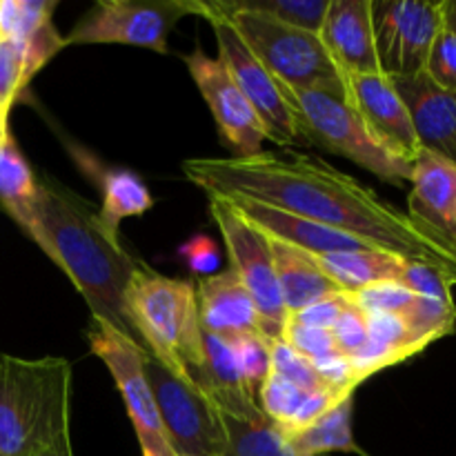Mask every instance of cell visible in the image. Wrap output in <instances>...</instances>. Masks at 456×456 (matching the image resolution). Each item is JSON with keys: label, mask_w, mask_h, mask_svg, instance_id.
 <instances>
[{"label": "cell", "mask_w": 456, "mask_h": 456, "mask_svg": "<svg viewBox=\"0 0 456 456\" xmlns=\"http://www.w3.org/2000/svg\"><path fill=\"white\" fill-rule=\"evenodd\" d=\"M183 172L209 196L256 200L347 232L374 248L436 267L456 283V265L414 230L408 214L316 156L263 150L232 159H187Z\"/></svg>", "instance_id": "obj_1"}, {"label": "cell", "mask_w": 456, "mask_h": 456, "mask_svg": "<svg viewBox=\"0 0 456 456\" xmlns=\"http://www.w3.org/2000/svg\"><path fill=\"white\" fill-rule=\"evenodd\" d=\"M4 212L65 272L92 319L105 321L141 346L125 307V292L141 261L105 230L92 203L56 178L43 176L29 200Z\"/></svg>", "instance_id": "obj_2"}, {"label": "cell", "mask_w": 456, "mask_h": 456, "mask_svg": "<svg viewBox=\"0 0 456 456\" xmlns=\"http://www.w3.org/2000/svg\"><path fill=\"white\" fill-rule=\"evenodd\" d=\"M71 365L0 354V456H40L69 435Z\"/></svg>", "instance_id": "obj_3"}, {"label": "cell", "mask_w": 456, "mask_h": 456, "mask_svg": "<svg viewBox=\"0 0 456 456\" xmlns=\"http://www.w3.org/2000/svg\"><path fill=\"white\" fill-rule=\"evenodd\" d=\"M125 307L142 350L191 381L205 363L196 283L169 279L141 263L125 292Z\"/></svg>", "instance_id": "obj_4"}, {"label": "cell", "mask_w": 456, "mask_h": 456, "mask_svg": "<svg viewBox=\"0 0 456 456\" xmlns=\"http://www.w3.org/2000/svg\"><path fill=\"white\" fill-rule=\"evenodd\" d=\"M292 111L301 145H314L346 156L370 174L392 185L412 181L414 160L387 150L352 105L350 94L330 89H289L279 83Z\"/></svg>", "instance_id": "obj_5"}, {"label": "cell", "mask_w": 456, "mask_h": 456, "mask_svg": "<svg viewBox=\"0 0 456 456\" xmlns=\"http://www.w3.org/2000/svg\"><path fill=\"white\" fill-rule=\"evenodd\" d=\"M209 3L232 22L240 40L274 76L276 83L289 89H330L350 94L347 78L321 43L319 34L258 13L223 12L214 0Z\"/></svg>", "instance_id": "obj_6"}, {"label": "cell", "mask_w": 456, "mask_h": 456, "mask_svg": "<svg viewBox=\"0 0 456 456\" xmlns=\"http://www.w3.org/2000/svg\"><path fill=\"white\" fill-rule=\"evenodd\" d=\"M142 370L174 454L225 456L227 435L212 399L194 381L169 372L150 352H142Z\"/></svg>", "instance_id": "obj_7"}, {"label": "cell", "mask_w": 456, "mask_h": 456, "mask_svg": "<svg viewBox=\"0 0 456 456\" xmlns=\"http://www.w3.org/2000/svg\"><path fill=\"white\" fill-rule=\"evenodd\" d=\"M190 13H199V0H101L74 29L67 45H134L167 53L169 31Z\"/></svg>", "instance_id": "obj_8"}, {"label": "cell", "mask_w": 456, "mask_h": 456, "mask_svg": "<svg viewBox=\"0 0 456 456\" xmlns=\"http://www.w3.org/2000/svg\"><path fill=\"white\" fill-rule=\"evenodd\" d=\"M209 214L227 245L232 261L230 270L239 276L256 305L263 334L272 343L283 341L288 312H285L279 281H276L270 236L245 221L221 196H209Z\"/></svg>", "instance_id": "obj_9"}, {"label": "cell", "mask_w": 456, "mask_h": 456, "mask_svg": "<svg viewBox=\"0 0 456 456\" xmlns=\"http://www.w3.org/2000/svg\"><path fill=\"white\" fill-rule=\"evenodd\" d=\"M199 16L214 27L218 43V61L230 71L234 83L239 85L243 96L252 105L254 114L261 120L267 141L281 147L297 145V142L301 145L292 111H289L274 76L249 52V47L240 40L232 22L214 9L209 0H199Z\"/></svg>", "instance_id": "obj_10"}, {"label": "cell", "mask_w": 456, "mask_h": 456, "mask_svg": "<svg viewBox=\"0 0 456 456\" xmlns=\"http://www.w3.org/2000/svg\"><path fill=\"white\" fill-rule=\"evenodd\" d=\"M92 352L107 365L114 377L116 387L123 395L127 414L136 430L142 456H176L165 435L156 399L142 370V347L107 325L105 321L92 319L87 328Z\"/></svg>", "instance_id": "obj_11"}, {"label": "cell", "mask_w": 456, "mask_h": 456, "mask_svg": "<svg viewBox=\"0 0 456 456\" xmlns=\"http://www.w3.org/2000/svg\"><path fill=\"white\" fill-rule=\"evenodd\" d=\"M379 69L387 78H410L426 69L432 43L444 27L441 3L370 0Z\"/></svg>", "instance_id": "obj_12"}, {"label": "cell", "mask_w": 456, "mask_h": 456, "mask_svg": "<svg viewBox=\"0 0 456 456\" xmlns=\"http://www.w3.org/2000/svg\"><path fill=\"white\" fill-rule=\"evenodd\" d=\"M408 218L414 230L456 265V167L428 151L414 160Z\"/></svg>", "instance_id": "obj_13"}, {"label": "cell", "mask_w": 456, "mask_h": 456, "mask_svg": "<svg viewBox=\"0 0 456 456\" xmlns=\"http://www.w3.org/2000/svg\"><path fill=\"white\" fill-rule=\"evenodd\" d=\"M185 65L216 118L225 142H230L239 156L261 154L263 141H267L261 120L223 62L205 56L203 49H196L194 53H187Z\"/></svg>", "instance_id": "obj_14"}, {"label": "cell", "mask_w": 456, "mask_h": 456, "mask_svg": "<svg viewBox=\"0 0 456 456\" xmlns=\"http://www.w3.org/2000/svg\"><path fill=\"white\" fill-rule=\"evenodd\" d=\"M352 105L359 110L374 136L408 160H417V132L403 98L395 89L392 80L383 74H361L347 78Z\"/></svg>", "instance_id": "obj_15"}, {"label": "cell", "mask_w": 456, "mask_h": 456, "mask_svg": "<svg viewBox=\"0 0 456 456\" xmlns=\"http://www.w3.org/2000/svg\"><path fill=\"white\" fill-rule=\"evenodd\" d=\"M412 118L421 151L456 167V92L441 89L426 74L390 78Z\"/></svg>", "instance_id": "obj_16"}, {"label": "cell", "mask_w": 456, "mask_h": 456, "mask_svg": "<svg viewBox=\"0 0 456 456\" xmlns=\"http://www.w3.org/2000/svg\"><path fill=\"white\" fill-rule=\"evenodd\" d=\"M319 38L346 78L381 74L374 49L370 0H330Z\"/></svg>", "instance_id": "obj_17"}, {"label": "cell", "mask_w": 456, "mask_h": 456, "mask_svg": "<svg viewBox=\"0 0 456 456\" xmlns=\"http://www.w3.org/2000/svg\"><path fill=\"white\" fill-rule=\"evenodd\" d=\"M223 199V196H221ZM240 216L254 227L265 232L267 236L292 248L303 249L310 254H337V252H361V249H372L368 240L359 239L347 232L334 230V227L321 225V223L307 221L303 216L274 209L270 205L256 203L249 199H225Z\"/></svg>", "instance_id": "obj_18"}, {"label": "cell", "mask_w": 456, "mask_h": 456, "mask_svg": "<svg viewBox=\"0 0 456 456\" xmlns=\"http://www.w3.org/2000/svg\"><path fill=\"white\" fill-rule=\"evenodd\" d=\"M196 298L205 334H214L225 341L245 334H263L256 305L232 270L203 276L196 283Z\"/></svg>", "instance_id": "obj_19"}, {"label": "cell", "mask_w": 456, "mask_h": 456, "mask_svg": "<svg viewBox=\"0 0 456 456\" xmlns=\"http://www.w3.org/2000/svg\"><path fill=\"white\" fill-rule=\"evenodd\" d=\"M76 159H78L76 160L78 167L89 174L92 181H96V185L101 187L102 208L98 209L101 223L114 239H120V223L125 218L142 216L154 205L150 190L138 174L120 167H102L87 151L76 154Z\"/></svg>", "instance_id": "obj_20"}, {"label": "cell", "mask_w": 456, "mask_h": 456, "mask_svg": "<svg viewBox=\"0 0 456 456\" xmlns=\"http://www.w3.org/2000/svg\"><path fill=\"white\" fill-rule=\"evenodd\" d=\"M272 261H274L276 281H279L281 298H283L288 319L297 312L305 310L307 305L316 303L319 298L337 294L341 289L325 276L316 263L314 254L303 252L292 245L276 240L270 236Z\"/></svg>", "instance_id": "obj_21"}, {"label": "cell", "mask_w": 456, "mask_h": 456, "mask_svg": "<svg viewBox=\"0 0 456 456\" xmlns=\"http://www.w3.org/2000/svg\"><path fill=\"white\" fill-rule=\"evenodd\" d=\"M316 263L325 272L330 281L341 292H359L368 285L377 283H401L408 258H401L386 249H361V252H337V254H314Z\"/></svg>", "instance_id": "obj_22"}, {"label": "cell", "mask_w": 456, "mask_h": 456, "mask_svg": "<svg viewBox=\"0 0 456 456\" xmlns=\"http://www.w3.org/2000/svg\"><path fill=\"white\" fill-rule=\"evenodd\" d=\"M352 408H354V395L338 401L330 412H325L307 428L285 436L289 450L297 456H325L330 452L368 456L356 445L354 435H352Z\"/></svg>", "instance_id": "obj_23"}, {"label": "cell", "mask_w": 456, "mask_h": 456, "mask_svg": "<svg viewBox=\"0 0 456 456\" xmlns=\"http://www.w3.org/2000/svg\"><path fill=\"white\" fill-rule=\"evenodd\" d=\"M227 435L225 456H297L279 428L263 412L249 417H234L221 412Z\"/></svg>", "instance_id": "obj_24"}, {"label": "cell", "mask_w": 456, "mask_h": 456, "mask_svg": "<svg viewBox=\"0 0 456 456\" xmlns=\"http://www.w3.org/2000/svg\"><path fill=\"white\" fill-rule=\"evenodd\" d=\"M223 12H249L319 34L330 0H214Z\"/></svg>", "instance_id": "obj_25"}, {"label": "cell", "mask_w": 456, "mask_h": 456, "mask_svg": "<svg viewBox=\"0 0 456 456\" xmlns=\"http://www.w3.org/2000/svg\"><path fill=\"white\" fill-rule=\"evenodd\" d=\"M38 178L16 145L12 132H0V205L25 203L34 196Z\"/></svg>", "instance_id": "obj_26"}, {"label": "cell", "mask_w": 456, "mask_h": 456, "mask_svg": "<svg viewBox=\"0 0 456 456\" xmlns=\"http://www.w3.org/2000/svg\"><path fill=\"white\" fill-rule=\"evenodd\" d=\"M245 395L258 405V395L272 374V341L263 334H245L230 341Z\"/></svg>", "instance_id": "obj_27"}, {"label": "cell", "mask_w": 456, "mask_h": 456, "mask_svg": "<svg viewBox=\"0 0 456 456\" xmlns=\"http://www.w3.org/2000/svg\"><path fill=\"white\" fill-rule=\"evenodd\" d=\"M34 76L16 40H0V132H9V111Z\"/></svg>", "instance_id": "obj_28"}, {"label": "cell", "mask_w": 456, "mask_h": 456, "mask_svg": "<svg viewBox=\"0 0 456 456\" xmlns=\"http://www.w3.org/2000/svg\"><path fill=\"white\" fill-rule=\"evenodd\" d=\"M272 372L279 374L281 379H285V381H289L292 386L301 387L305 392H334L325 386L314 365L305 356L294 352L285 341L272 343Z\"/></svg>", "instance_id": "obj_29"}, {"label": "cell", "mask_w": 456, "mask_h": 456, "mask_svg": "<svg viewBox=\"0 0 456 456\" xmlns=\"http://www.w3.org/2000/svg\"><path fill=\"white\" fill-rule=\"evenodd\" d=\"M352 301L365 312V314H396L403 316L414 303L417 294L410 292L405 285L395 283H377L350 294Z\"/></svg>", "instance_id": "obj_30"}, {"label": "cell", "mask_w": 456, "mask_h": 456, "mask_svg": "<svg viewBox=\"0 0 456 456\" xmlns=\"http://www.w3.org/2000/svg\"><path fill=\"white\" fill-rule=\"evenodd\" d=\"M330 334H332L338 356H343L346 361L354 359L368 343V314L352 301V297L347 298V305L343 307L341 316L330 330Z\"/></svg>", "instance_id": "obj_31"}, {"label": "cell", "mask_w": 456, "mask_h": 456, "mask_svg": "<svg viewBox=\"0 0 456 456\" xmlns=\"http://www.w3.org/2000/svg\"><path fill=\"white\" fill-rule=\"evenodd\" d=\"M283 341L288 343L294 352L305 356L312 365L325 363V361L337 359L338 356L330 330L307 328V325H298V323H292V321H288L283 332Z\"/></svg>", "instance_id": "obj_32"}, {"label": "cell", "mask_w": 456, "mask_h": 456, "mask_svg": "<svg viewBox=\"0 0 456 456\" xmlns=\"http://www.w3.org/2000/svg\"><path fill=\"white\" fill-rule=\"evenodd\" d=\"M401 285H405L410 292L419 294V297L435 298V301L444 303H454L452 285L456 283L452 276L436 270V267L426 265V263L410 261L403 276H401Z\"/></svg>", "instance_id": "obj_33"}, {"label": "cell", "mask_w": 456, "mask_h": 456, "mask_svg": "<svg viewBox=\"0 0 456 456\" xmlns=\"http://www.w3.org/2000/svg\"><path fill=\"white\" fill-rule=\"evenodd\" d=\"M423 74L441 89L456 92V34L445 25L432 43Z\"/></svg>", "instance_id": "obj_34"}, {"label": "cell", "mask_w": 456, "mask_h": 456, "mask_svg": "<svg viewBox=\"0 0 456 456\" xmlns=\"http://www.w3.org/2000/svg\"><path fill=\"white\" fill-rule=\"evenodd\" d=\"M347 292H337L330 294V297L319 298L316 303L307 305L305 310L297 312L294 316H289L288 321L298 325H307V328H319V330H332L334 323L341 316L343 307L347 305Z\"/></svg>", "instance_id": "obj_35"}, {"label": "cell", "mask_w": 456, "mask_h": 456, "mask_svg": "<svg viewBox=\"0 0 456 456\" xmlns=\"http://www.w3.org/2000/svg\"><path fill=\"white\" fill-rule=\"evenodd\" d=\"M183 254H185L187 261H190V265L194 267V270L205 272L214 270V267L218 265V254L208 239L191 240V243L183 249Z\"/></svg>", "instance_id": "obj_36"}, {"label": "cell", "mask_w": 456, "mask_h": 456, "mask_svg": "<svg viewBox=\"0 0 456 456\" xmlns=\"http://www.w3.org/2000/svg\"><path fill=\"white\" fill-rule=\"evenodd\" d=\"M40 456H74V448H71V436H62L61 441H56V444L52 445L49 450H45Z\"/></svg>", "instance_id": "obj_37"}, {"label": "cell", "mask_w": 456, "mask_h": 456, "mask_svg": "<svg viewBox=\"0 0 456 456\" xmlns=\"http://www.w3.org/2000/svg\"><path fill=\"white\" fill-rule=\"evenodd\" d=\"M441 13H444V25L456 34V0H444Z\"/></svg>", "instance_id": "obj_38"}]
</instances>
